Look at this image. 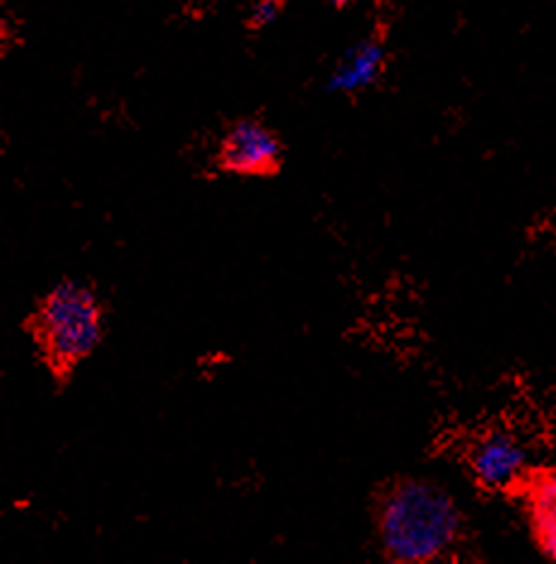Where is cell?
I'll list each match as a JSON object with an SVG mask.
<instances>
[{"label":"cell","instance_id":"cell-1","mask_svg":"<svg viewBox=\"0 0 556 564\" xmlns=\"http://www.w3.org/2000/svg\"><path fill=\"white\" fill-rule=\"evenodd\" d=\"M381 555L393 564L450 560L468 538V517L448 487L403 476L388 482L373 507Z\"/></svg>","mask_w":556,"mask_h":564},{"label":"cell","instance_id":"cell-2","mask_svg":"<svg viewBox=\"0 0 556 564\" xmlns=\"http://www.w3.org/2000/svg\"><path fill=\"white\" fill-rule=\"evenodd\" d=\"M28 330L51 379L68 383L105 338V304L87 282L61 280L39 297Z\"/></svg>","mask_w":556,"mask_h":564},{"label":"cell","instance_id":"cell-3","mask_svg":"<svg viewBox=\"0 0 556 564\" xmlns=\"http://www.w3.org/2000/svg\"><path fill=\"white\" fill-rule=\"evenodd\" d=\"M462 464L482 495L515 499L535 460L519 432L503 425H487L465 444Z\"/></svg>","mask_w":556,"mask_h":564},{"label":"cell","instance_id":"cell-4","mask_svg":"<svg viewBox=\"0 0 556 564\" xmlns=\"http://www.w3.org/2000/svg\"><path fill=\"white\" fill-rule=\"evenodd\" d=\"M219 172L241 178H270L282 172L284 148L273 128L241 119L227 128L215 152Z\"/></svg>","mask_w":556,"mask_h":564},{"label":"cell","instance_id":"cell-5","mask_svg":"<svg viewBox=\"0 0 556 564\" xmlns=\"http://www.w3.org/2000/svg\"><path fill=\"white\" fill-rule=\"evenodd\" d=\"M513 502L523 509L537 553L556 564V464H535Z\"/></svg>","mask_w":556,"mask_h":564},{"label":"cell","instance_id":"cell-6","mask_svg":"<svg viewBox=\"0 0 556 564\" xmlns=\"http://www.w3.org/2000/svg\"><path fill=\"white\" fill-rule=\"evenodd\" d=\"M388 68V46L377 32L349 44L328 73V93L361 95L377 85Z\"/></svg>","mask_w":556,"mask_h":564},{"label":"cell","instance_id":"cell-7","mask_svg":"<svg viewBox=\"0 0 556 564\" xmlns=\"http://www.w3.org/2000/svg\"><path fill=\"white\" fill-rule=\"evenodd\" d=\"M282 0H253L249 6V12H246V24H249L253 32L268 30L282 18Z\"/></svg>","mask_w":556,"mask_h":564},{"label":"cell","instance_id":"cell-8","mask_svg":"<svg viewBox=\"0 0 556 564\" xmlns=\"http://www.w3.org/2000/svg\"><path fill=\"white\" fill-rule=\"evenodd\" d=\"M330 3H332L335 8H345V6L352 3V0H330Z\"/></svg>","mask_w":556,"mask_h":564}]
</instances>
